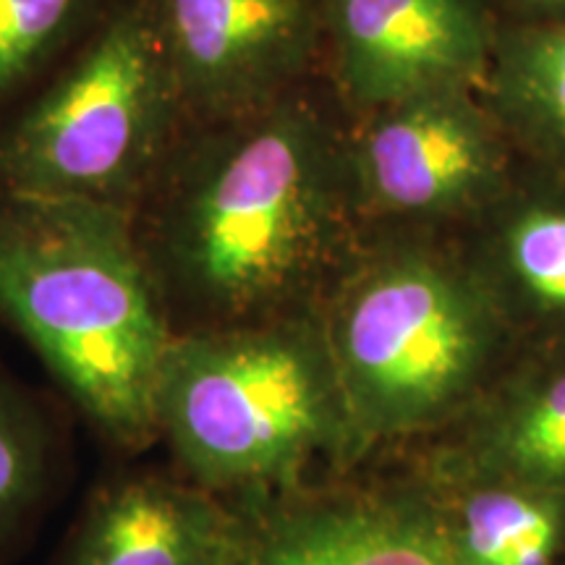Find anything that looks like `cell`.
<instances>
[{"mask_svg": "<svg viewBox=\"0 0 565 565\" xmlns=\"http://www.w3.org/2000/svg\"><path fill=\"white\" fill-rule=\"evenodd\" d=\"M238 540L204 487L137 469L92 492L61 565H228Z\"/></svg>", "mask_w": 565, "mask_h": 565, "instance_id": "obj_8", "label": "cell"}, {"mask_svg": "<svg viewBox=\"0 0 565 565\" xmlns=\"http://www.w3.org/2000/svg\"><path fill=\"white\" fill-rule=\"evenodd\" d=\"M374 200L393 210H435L482 186L494 168L479 118L448 92L398 103L374 121L356 154Z\"/></svg>", "mask_w": 565, "mask_h": 565, "instance_id": "obj_9", "label": "cell"}, {"mask_svg": "<svg viewBox=\"0 0 565 565\" xmlns=\"http://www.w3.org/2000/svg\"><path fill=\"white\" fill-rule=\"evenodd\" d=\"M189 124L265 108L312 51L315 0H147Z\"/></svg>", "mask_w": 565, "mask_h": 565, "instance_id": "obj_6", "label": "cell"}, {"mask_svg": "<svg viewBox=\"0 0 565 565\" xmlns=\"http://www.w3.org/2000/svg\"><path fill=\"white\" fill-rule=\"evenodd\" d=\"M511 89L521 110L565 147V26L521 42L511 61Z\"/></svg>", "mask_w": 565, "mask_h": 565, "instance_id": "obj_14", "label": "cell"}, {"mask_svg": "<svg viewBox=\"0 0 565 565\" xmlns=\"http://www.w3.org/2000/svg\"><path fill=\"white\" fill-rule=\"evenodd\" d=\"M511 454L521 469L565 477V374L515 422Z\"/></svg>", "mask_w": 565, "mask_h": 565, "instance_id": "obj_16", "label": "cell"}, {"mask_svg": "<svg viewBox=\"0 0 565 565\" xmlns=\"http://www.w3.org/2000/svg\"><path fill=\"white\" fill-rule=\"evenodd\" d=\"M335 366L303 322L175 333L162 364L158 440L204 490L291 475L335 427Z\"/></svg>", "mask_w": 565, "mask_h": 565, "instance_id": "obj_4", "label": "cell"}, {"mask_svg": "<svg viewBox=\"0 0 565 565\" xmlns=\"http://www.w3.org/2000/svg\"><path fill=\"white\" fill-rule=\"evenodd\" d=\"M228 565H456L440 542L372 511H320L242 534Z\"/></svg>", "mask_w": 565, "mask_h": 565, "instance_id": "obj_10", "label": "cell"}, {"mask_svg": "<svg viewBox=\"0 0 565 565\" xmlns=\"http://www.w3.org/2000/svg\"><path fill=\"white\" fill-rule=\"evenodd\" d=\"M186 126L134 207L175 333L246 324L294 296L328 252L341 154L303 105Z\"/></svg>", "mask_w": 565, "mask_h": 565, "instance_id": "obj_1", "label": "cell"}, {"mask_svg": "<svg viewBox=\"0 0 565 565\" xmlns=\"http://www.w3.org/2000/svg\"><path fill=\"white\" fill-rule=\"evenodd\" d=\"M338 387L377 414L448 398L477 359V322L454 282L427 267H385L343 296L328 335Z\"/></svg>", "mask_w": 565, "mask_h": 565, "instance_id": "obj_5", "label": "cell"}, {"mask_svg": "<svg viewBox=\"0 0 565 565\" xmlns=\"http://www.w3.org/2000/svg\"><path fill=\"white\" fill-rule=\"evenodd\" d=\"M542 3H565V0H542Z\"/></svg>", "mask_w": 565, "mask_h": 565, "instance_id": "obj_17", "label": "cell"}, {"mask_svg": "<svg viewBox=\"0 0 565 565\" xmlns=\"http://www.w3.org/2000/svg\"><path fill=\"white\" fill-rule=\"evenodd\" d=\"M186 126L150 6L121 0L0 134V194L134 210Z\"/></svg>", "mask_w": 565, "mask_h": 565, "instance_id": "obj_3", "label": "cell"}, {"mask_svg": "<svg viewBox=\"0 0 565 565\" xmlns=\"http://www.w3.org/2000/svg\"><path fill=\"white\" fill-rule=\"evenodd\" d=\"M511 259L529 291L565 309V212L536 210L521 217L511 231Z\"/></svg>", "mask_w": 565, "mask_h": 565, "instance_id": "obj_15", "label": "cell"}, {"mask_svg": "<svg viewBox=\"0 0 565 565\" xmlns=\"http://www.w3.org/2000/svg\"><path fill=\"white\" fill-rule=\"evenodd\" d=\"M338 71L359 103L448 92L484 58L469 0H328Z\"/></svg>", "mask_w": 565, "mask_h": 565, "instance_id": "obj_7", "label": "cell"}, {"mask_svg": "<svg viewBox=\"0 0 565 565\" xmlns=\"http://www.w3.org/2000/svg\"><path fill=\"white\" fill-rule=\"evenodd\" d=\"M55 461L58 443L38 398L0 370V553L40 515Z\"/></svg>", "mask_w": 565, "mask_h": 565, "instance_id": "obj_11", "label": "cell"}, {"mask_svg": "<svg viewBox=\"0 0 565 565\" xmlns=\"http://www.w3.org/2000/svg\"><path fill=\"white\" fill-rule=\"evenodd\" d=\"M0 317L113 448L158 440L154 395L175 335L134 210L0 194Z\"/></svg>", "mask_w": 565, "mask_h": 565, "instance_id": "obj_2", "label": "cell"}, {"mask_svg": "<svg viewBox=\"0 0 565 565\" xmlns=\"http://www.w3.org/2000/svg\"><path fill=\"white\" fill-rule=\"evenodd\" d=\"M463 542L471 565H550L557 524L521 494L484 492L466 508Z\"/></svg>", "mask_w": 565, "mask_h": 565, "instance_id": "obj_13", "label": "cell"}, {"mask_svg": "<svg viewBox=\"0 0 565 565\" xmlns=\"http://www.w3.org/2000/svg\"><path fill=\"white\" fill-rule=\"evenodd\" d=\"M105 0H0V105L79 47Z\"/></svg>", "mask_w": 565, "mask_h": 565, "instance_id": "obj_12", "label": "cell"}]
</instances>
